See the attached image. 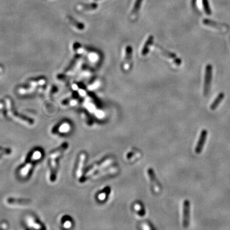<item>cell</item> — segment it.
Here are the masks:
<instances>
[{
    "label": "cell",
    "mask_w": 230,
    "mask_h": 230,
    "mask_svg": "<svg viewBox=\"0 0 230 230\" xmlns=\"http://www.w3.org/2000/svg\"><path fill=\"white\" fill-rule=\"evenodd\" d=\"M67 148V144L65 143L62 147L58 148L52 152L50 155V166L51 169V180L53 181L55 179L56 173L57 172V159L60 157L64 151Z\"/></svg>",
    "instance_id": "obj_1"
},
{
    "label": "cell",
    "mask_w": 230,
    "mask_h": 230,
    "mask_svg": "<svg viewBox=\"0 0 230 230\" xmlns=\"http://www.w3.org/2000/svg\"><path fill=\"white\" fill-rule=\"evenodd\" d=\"M212 76V69L211 65H207L205 70V82H204V89H203V95L207 96L210 90V85H211Z\"/></svg>",
    "instance_id": "obj_2"
},
{
    "label": "cell",
    "mask_w": 230,
    "mask_h": 230,
    "mask_svg": "<svg viewBox=\"0 0 230 230\" xmlns=\"http://www.w3.org/2000/svg\"><path fill=\"white\" fill-rule=\"evenodd\" d=\"M207 135H208V132L207 130L204 129L201 131L200 137H199V140L198 141V143H197V144L195 148L196 154H200L201 153V152L203 150V147H204V145L205 144L206 140H207Z\"/></svg>",
    "instance_id": "obj_3"
},
{
    "label": "cell",
    "mask_w": 230,
    "mask_h": 230,
    "mask_svg": "<svg viewBox=\"0 0 230 230\" xmlns=\"http://www.w3.org/2000/svg\"><path fill=\"white\" fill-rule=\"evenodd\" d=\"M148 175L150 178L151 185H152L154 191L155 193H159L161 190L160 183L157 180L154 171L152 168H149L148 169Z\"/></svg>",
    "instance_id": "obj_4"
},
{
    "label": "cell",
    "mask_w": 230,
    "mask_h": 230,
    "mask_svg": "<svg viewBox=\"0 0 230 230\" xmlns=\"http://www.w3.org/2000/svg\"><path fill=\"white\" fill-rule=\"evenodd\" d=\"M190 218V202L185 200L183 203V226L187 228Z\"/></svg>",
    "instance_id": "obj_5"
},
{
    "label": "cell",
    "mask_w": 230,
    "mask_h": 230,
    "mask_svg": "<svg viewBox=\"0 0 230 230\" xmlns=\"http://www.w3.org/2000/svg\"><path fill=\"white\" fill-rule=\"evenodd\" d=\"M133 56V48L131 46H127L126 49V57L124 59V62L123 64V69L125 70H128L131 66V61H132Z\"/></svg>",
    "instance_id": "obj_6"
},
{
    "label": "cell",
    "mask_w": 230,
    "mask_h": 230,
    "mask_svg": "<svg viewBox=\"0 0 230 230\" xmlns=\"http://www.w3.org/2000/svg\"><path fill=\"white\" fill-rule=\"evenodd\" d=\"M159 48L160 49V51L161 52V53L166 58H167L168 59H169V60L172 61V62H173L174 63V65H180V64L181 63L180 60V59H177L175 55H173V53H171V52H168L167 51H165L164 49L163 50L161 48Z\"/></svg>",
    "instance_id": "obj_7"
},
{
    "label": "cell",
    "mask_w": 230,
    "mask_h": 230,
    "mask_svg": "<svg viewBox=\"0 0 230 230\" xmlns=\"http://www.w3.org/2000/svg\"><path fill=\"white\" fill-rule=\"evenodd\" d=\"M203 23H204V24H205L207 26H210V27L214 28H215L216 30H221L222 31H227V30H228V27L226 26V25H223V24L216 23L212 22L211 21L204 20V21H203Z\"/></svg>",
    "instance_id": "obj_8"
},
{
    "label": "cell",
    "mask_w": 230,
    "mask_h": 230,
    "mask_svg": "<svg viewBox=\"0 0 230 230\" xmlns=\"http://www.w3.org/2000/svg\"><path fill=\"white\" fill-rule=\"evenodd\" d=\"M224 98H225V94L222 93H222H220L215 98L214 101L212 103V104L210 105V109H211L212 111L215 110L219 106V105L221 103V102L223 101V99H224Z\"/></svg>",
    "instance_id": "obj_9"
},
{
    "label": "cell",
    "mask_w": 230,
    "mask_h": 230,
    "mask_svg": "<svg viewBox=\"0 0 230 230\" xmlns=\"http://www.w3.org/2000/svg\"><path fill=\"white\" fill-rule=\"evenodd\" d=\"M98 8V5L96 3H82L77 6V9L80 10L90 11L94 10Z\"/></svg>",
    "instance_id": "obj_10"
},
{
    "label": "cell",
    "mask_w": 230,
    "mask_h": 230,
    "mask_svg": "<svg viewBox=\"0 0 230 230\" xmlns=\"http://www.w3.org/2000/svg\"><path fill=\"white\" fill-rule=\"evenodd\" d=\"M142 2H143V0H136L134 8L133 9L132 12H131L130 13V17L132 19H134L137 17V14L139 13L140 9L141 8Z\"/></svg>",
    "instance_id": "obj_11"
},
{
    "label": "cell",
    "mask_w": 230,
    "mask_h": 230,
    "mask_svg": "<svg viewBox=\"0 0 230 230\" xmlns=\"http://www.w3.org/2000/svg\"><path fill=\"white\" fill-rule=\"evenodd\" d=\"M154 37L152 36H150L149 38H148L147 42L144 44L143 48L141 50V55L142 56H146L149 52V48L151 46V45L153 43Z\"/></svg>",
    "instance_id": "obj_12"
},
{
    "label": "cell",
    "mask_w": 230,
    "mask_h": 230,
    "mask_svg": "<svg viewBox=\"0 0 230 230\" xmlns=\"http://www.w3.org/2000/svg\"><path fill=\"white\" fill-rule=\"evenodd\" d=\"M86 160V155L84 154H82L80 157V160H79V164L77 165V169H76V175L77 176H80L81 174L83 167L84 164V161Z\"/></svg>",
    "instance_id": "obj_13"
},
{
    "label": "cell",
    "mask_w": 230,
    "mask_h": 230,
    "mask_svg": "<svg viewBox=\"0 0 230 230\" xmlns=\"http://www.w3.org/2000/svg\"><path fill=\"white\" fill-rule=\"evenodd\" d=\"M68 19H69V21L70 22V23L73 25V26H74V27L76 28H77V30H82L84 28V26L83 23H80L77 21L76 19H74L73 17H68Z\"/></svg>",
    "instance_id": "obj_14"
},
{
    "label": "cell",
    "mask_w": 230,
    "mask_h": 230,
    "mask_svg": "<svg viewBox=\"0 0 230 230\" xmlns=\"http://www.w3.org/2000/svg\"><path fill=\"white\" fill-rule=\"evenodd\" d=\"M11 200H9V202L10 203H21V204H26V203H28L30 202V200H24V199H16V200H13L10 199Z\"/></svg>",
    "instance_id": "obj_15"
},
{
    "label": "cell",
    "mask_w": 230,
    "mask_h": 230,
    "mask_svg": "<svg viewBox=\"0 0 230 230\" xmlns=\"http://www.w3.org/2000/svg\"><path fill=\"white\" fill-rule=\"evenodd\" d=\"M110 192V190L109 188H106V190L102 193H101L99 195H98V198H99L100 200H104V199L106 198L107 196H108V194Z\"/></svg>",
    "instance_id": "obj_16"
},
{
    "label": "cell",
    "mask_w": 230,
    "mask_h": 230,
    "mask_svg": "<svg viewBox=\"0 0 230 230\" xmlns=\"http://www.w3.org/2000/svg\"><path fill=\"white\" fill-rule=\"evenodd\" d=\"M144 229H145V230H152V228L150 226V225L148 224H144Z\"/></svg>",
    "instance_id": "obj_17"
}]
</instances>
